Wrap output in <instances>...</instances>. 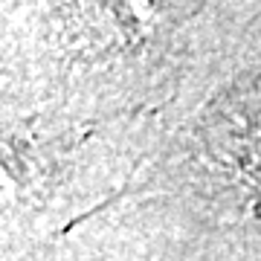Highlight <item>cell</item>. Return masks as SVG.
<instances>
[{"instance_id":"obj_1","label":"cell","mask_w":261,"mask_h":261,"mask_svg":"<svg viewBox=\"0 0 261 261\" xmlns=\"http://www.w3.org/2000/svg\"><path fill=\"white\" fill-rule=\"evenodd\" d=\"M238 148H241L244 166L252 171H261V105L252 108L241 119L238 128Z\"/></svg>"}]
</instances>
